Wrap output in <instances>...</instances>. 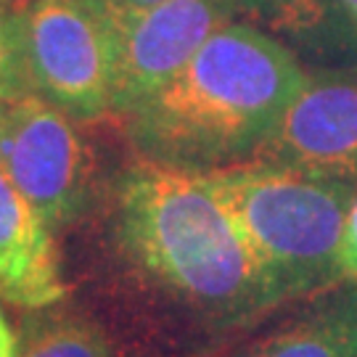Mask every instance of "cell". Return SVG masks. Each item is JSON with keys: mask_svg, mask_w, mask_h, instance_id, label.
<instances>
[{"mask_svg": "<svg viewBox=\"0 0 357 357\" xmlns=\"http://www.w3.org/2000/svg\"><path fill=\"white\" fill-rule=\"evenodd\" d=\"M305 82V69L281 40L233 19L130 112V132L149 159L165 165H238Z\"/></svg>", "mask_w": 357, "mask_h": 357, "instance_id": "6da1fadb", "label": "cell"}, {"mask_svg": "<svg viewBox=\"0 0 357 357\" xmlns=\"http://www.w3.org/2000/svg\"><path fill=\"white\" fill-rule=\"evenodd\" d=\"M119 236L153 281L215 315L275 305L233 217L199 169L146 159L119 185Z\"/></svg>", "mask_w": 357, "mask_h": 357, "instance_id": "7a4b0ae2", "label": "cell"}, {"mask_svg": "<svg viewBox=\"0 0 357 357\" xmlns=\"http://www.w3.org/2000/svg\"><path fill=\"white\" fill-rule=\"evenodd\" d=\"M199 172L233 217L275 302L339 281V241L357 185L262 162Z\"/></svg>", "mask_w": 357, "mask_h": 357, "instance_id": "3957f363", "label": "cell"}, {"mask_svg": "<svg viewBox=\"0 0 357 357\" xmlns=\"http://www.w3.org/2000/svg\"><path fill=\"white\" fill-rule=\"evenodd\" d=\"M22 35L38 96L75 122L114 114V26L98 3L24 0Z\"/></svg>", "mask_w": 357, "mask_h": 357, "instance_id": "277c9868", "label": "cell"}, {"mask_svg": "<svg viewBox=\"0 0 357 357\" xmlns=\"http://www.w3.org/2000/svg\"><path fill=\"white\" fill-rule=\"evenodd\" d=\"M0 169L48 225L75 215L90 180V151L75 119L38 93L3 103Z\"/></svg>", "mask_w": 357, "mask_h": 357, "instance_id": "5b68a950", "label": "cell"}, {"mask_svg": "<svg viewBox=\"0 0 357 357\" xmlns=\"http://www.w3.org/2000/svg\"><path fill=\"white\" fill-rule=\"evenodd\" d=\"M233 19L236 0H165L146 11L109 16L116 43L114 114L128 116L151 98Z\"/></svg>", "mask_w": 357, "mask_h": 357, "instance_id": "8992f818", "label": "cell"}, {"mask_svg": "<svg viewBox=\"0 0 357 357\" xmlns=\"http://www.w3.org/2000/svg\"><path fill=\"white\" fill-rule=\"evenodd\" d=\"M246 162L357 185V77H310Z\"/></svg>", "mask_w": 357, "mask_h": 357, "instance_id": "52a82bcc", "label": "cell"}, {"mask_svg": "<svg viewBox=\"0 0 357 357\" xmlns=\"http://www.w3.org/2000/svg\"><path fill=\"white\" fill-rule=\"evenodd\" d=\"M64 294L53 228L0 169V296L38 310Z\"/></svg>", "mask_w": 357, "mask_h": 357, "instance_id": "ba28073f", "label": "cell"}, {"mask_svg": "<svg viewBox=\"0 0 357 357\" xmlns=\"http://www.w3.org/2000/svg\"><path fill=\"white\" fill-rule=\"evenodd\" d=\"M246 357H357V283L318 299Z\"/></svg>", "mask_w": 357, "mask_h": 357, "instance_id": "9c48e42d", "label": "cell"}, {"mask_svg": "<svg viewBox=\"0 0 357 357\" xmlns=\"http://www.w3.org/2000/svg\"><path fill=\"white\" fill-rule=\"evenodd\" d=\"M333 0H236L241 22L294 40H312L328 26Z\"/></svg>", "mask_w": 357, "mask_h": 357, "instance_id": "30bf717a", "label": "cell"}, {"mask_svg": "<svg viewBox=\"0 0 357 357\" xmlns=\"http://www.w3.org/2000/svg\"><path fill=\"white\" fill-rule=\"evenodd\" d=\"M22 3L24 0H0V103L35 93L26 72Z\"/></svg>", "mask_w": 357, "mask_h": 357, "instance_id": "8fae6325", "label": "cell"}, {"mask_svg": "<svg viewBox=\"0 0 357 357\" xmlns=\"http://www.w3.org/2000/svg\"><path fill=\"white\" fill-rule=\"evenodd\" d=\"M16 357H114V349L96 326L64 320L35 333Z\"/></svg>", "mask_w": 357, "mask_h": 357, "instance_id": "7c38bea8", "label": "cell"}, {"mask_svg": "<svg viewBox=\"0 0 357 357\" xmlns=\"http://www.w3.org/2000/svg\"><path fill=\"white\" fill-rule=\"evenodd\" d=\"M336 270H339V281L357 283V191L352 196V202H349V209H347L344 217Z\"/></svg>", "mask_w": 357, "mask_h": 357, "instance_id": "4fadbf2b", "label": "cell"}, {"mask_svg": "<svg viewBox=\"0 0 357 357\" xmlns=\"http://www.w3.org/2000/svg\"><path fill=\"white\" fill-rule=\"evenodd\" d=\"M93 3H98L109 16H125V13L153 8V6H159L165 0H93Z\"/></svg>", "mask_w": 357, "mask_h": 357, "instance_id": "5bb4252c", "label": "cell"}, {"mask_svg": "<svg viewBox=\"0 0 357 357\" xmlns=\"http://www.w3.org/2000/svg\"><path fill=\"white\" fill-rule=\"evenodd\" d=\"M19 349H16V336H13L8 320L0 310V357H16Z\"/></svg>", "mask_w": 357, "mask_h": 357, "instance_id": "9a60e30c", "label": "cell"}, {"mask_svg": "<svg viewBox=\"0 0 357 357\" xmlns=\"http://www.w3.org/2000/svg\"><path fill=\"white\" fill-rule=\"evenodd\" d=\"M336 3H339V6H342V8H344V11H347V16H349V19H352V24L357 26V0H336Z\"/></svg>", "mask_w": 357, "mask_h": 357, "instance_id": "2e32d148", "label": "cell"}, {"mask_svg": "<svg viewBox=\"0 0 357 357\" xmlns=\"http://www.w3.org/2000/svg\"><path fill=\"white\" fill-rule=\"evenodd\" d=\"M0 114H3V103H0Z\"/></svg>", "mask_w": 357, "mask_h": 357, "instance_id": "e0dca14e", "label": "cell"}]
</instances>
